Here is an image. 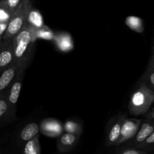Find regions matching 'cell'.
<instances>
[{"instance_id":"obj_1","label":"cell","mask_w":154,"mask_h":154,"mask_svg":"<svg viewBox=\"0 0 154 154\" xmlns=\"http://www.w3.org/2000/svg\"><path fill=\"white\" fill-rule=\"evenodd\" d=\"M37 40L35 28L26 23L22 29L13 38V64L21 67L29 66L34 54Z\"/></svg>"},{"instance_id":"obj_2","label":"cell","mask_w":154,"mask_h":154,"mask_svg":"<svg viewBox=\"0 0 154 154\" xmlns=\"http://www.w3.org/2000/svg\"><path fill=\"white\" fill-rule=\"evenodd\" d=\"M154 102V90L141 83L131 95L129 102V112L132 115L145 114Z\"/></svg>"},{"instance_id":"obj_3","label":"cell","mask_w":154,"mask_h":154,"mask_svg":"<svg viewBox=\"0 0 154 154\" xmlns=\"http://www.w3.org/2000/svg\"><path fill=\"white\" fill-rule=\"evenodd\" d=\"M32 7V6L30 0H21L19 6L17 8L11 17L7 29L2 40L13 38L22 29L23 27L27 23L29 13Z\"/></svg>"},{"instance_id":"obj_4","label":"cell","mask_w":154,"mask_h":154,"mask_svg":"<svg viewBox=\"0 0 154 154\" xmlns=\"http://www.w3.org/2000/svg\"><path fill=\"white\" fill-rule=\"evenodd\" d=\"M28 66H23L18 72L17 75L12 82L11 85L9 87L7 92V99L9 108V117H14L17 111V105L18 99L20 94L21 89L23 86L24 75L26 70Z\"/></svg>"},{"instance_id":"obj_5","label":"cell","mask_w":154,"mask_h":154,"mask_svg":"<svg viewBox=\"0 0 154 154\" xmlns=\"http://www.w3.org/2000/svg\"><path fill=\"white\" fill-rule=\"evenodd\" d=\"M126 117L127 114H120L111 118L108 123L105 139V145L107 147L116 145L120 138L122 123Z\"/></svg>"},{"instance_id":"obj_6","label":"cell","mask_w":154,"mask_h":154,"mask_svg":"<svg viewBox=\"0 0 154 154\" xmlns=\"http://www.w3.org/2000/svg\"><path fill=\"white\" fill-rule=\"evenodd\" d=\"M141 123V120L126 117L122 123L120 138L115 146L118 147L132 139L138 132Z\"/></svg>"},{"instance_id":"obj_7","label":"cell","mask_w":154,"mask_h":154,"mask_svg":"<svg viewBox=\"0 0 154 154\" xmlns=\"http://www.w3.org/2000/svg\"><path fill=\"white\" fill-rule=\"evenodd\" d=\"M153 131L154 119L153 120L147 119V120L144 121L143 123H141V126L135 136L126 142L125 147H136L138 144L142 143Z\"/></svg>"},{"instance_id":"obj_8","label":"cell","mask_w":154,"mask_h":154,"mask_svg":"<svg viewBox=\"0 0 154 154\" xmlns=\"http://www.w3.org/2000/svg\"><path fill=\"white\" fill-rule=\"evenodd\" d=\"M13 38L2 40L0 43V73H2L6 68L13 64Z\"/></svg>"},{"instance_id":"obj_9","label":"cell","mask_w":154,"mask_h":154,"mask_svg":"<svg viewBox=\"0 0 154 154\" xmlns=\"http://www.w3.org/2000/svg\"><path fill=\"white\" fill-rule=\"evenodd\" d=\"M22 67L16 64H11L0 73V96L7 93L12 82L17 75L18 72Z\"/></svg>"},{"instance_id":"obj_10","label":"cell","mask_w":154,"mask_h":154,"mask_svg":"<svg viewBox=\"0 0 154 154\" xmlns=\"http://www.w3.org/2000/svg\"><path fill=\"white\" fill-rule=\"evenodd\" d=\"M79 135L63 132L57 138V150L60 153H67L72 151L78 143Z\"/></svg>"},{"instance_id":"obj_11","label":"cell","mask_w":154,"mask_h":154,"mask_svg":"<svg viewBox=\"0 0 154 154\" xmlns=\"http://www.w3.org/2000/svg\"><path fill=\"white\" fill-rule=\"evenodd\" d=\"M39 127L42 134L49 137H59L63 132V124L54 118L43 120Z\"/></svg>"},{"instance_id":"obj_12","label":"cell","mask_w":154,"mask_h":154,"mask_svg":"<svg viewBox=\"0 0 154 154\" xmlns=\"http://www.w3.org/2000/svg\"><path fill=\"white\" fill-rule=\"evenodd\" d=\"M53 42L59 51L69 53L74 48V42L72 35L67 32H58L55 33Z\"/></svg>"},{"instance_id":"obj_13","label":"cell","mask_w":154,"mask_h":154,"mask_svg":"<svg viewBox=\"0 0 154 154\" xmlns=\"http://www.w3.org/2000/svg\"><path fill=\"white\" fill-rule=\"evenodd\" d=\"M39 132H40V127L36 123H30L26 125L20 130L18 136L19 144L21 148L26 142L38 135Z\"/></svg>"},{"instance_id":"obj_14","label":"cell","mask_w":154,"mask_h":154,"mask_svg":"<svg viewBox=\"0 0 154 154\" xmlns=\"http://www.w3.org/2000/svg\"><path fill=\"white\" fill-rule=\"evenodd\" d=\"M21 154H42L39 135H37L23 144L21 148Z\"/></svg>"},{"instance_id":"obj_15","label":"cell","mask_w":154,"mask_h":154,"mask_svg":"<svg viewBox=\"0 0 154 154\" xmlns=\"http://www.w3.org/2000/svg\"><path fill=\"white\" fill-rule=\"evenodd\" d=\"M63 126V131L68 133L74 134L81 136L83 133V126L81 123L75 119H69L65 122Z\"/></svg>"},{"instance_id":"obj_16","label":"cell","mask_w":154,"mask_h":154,"mask_svg":"<svg viewBox=\"0 0 154 154\" xmlns=\"http://www.w3.org/2000/svg\"><path fill=\"white\" fill-rule=\"evenodd\" d=\"M27 23L30 26H32L35 29H38L42 27V26L45 25L44 24L43 17H42L39 11L32 7L31 10H30L29 13Z\"/></svg>"},{"instance_id":"obj_17","label":"cell","mask_w":154,"mask_h":154,"mask_svg":"<svg viewBox=\"0 0 154 154\" xmlns=\"http://www.w3.org/2000/svg\"><path fill=\"white\" fill-rule=\"evenodd\" d=\"M125 23L130 29L138 33H142L144 30L142 19L136 16H129L126 18Z\"/></svg>"},{"instance_id":"obj_18","label":"cell","mask_w":154,"mask_h":154,"mask_svg":"<svg viewBox=\"0 0 154 154\" xmlns=\"http://www.w3.org/2000/svg\"><path fill=\"white\" fill-rule=\"evenodd\" d=\"M35 35L37 39L42 38L47 41H53L55 32H54L48 26L44 25L40 28L35 29Z\"/></svg>"},{"instance_id":"obj_19","label":"cell","mask_w":154,"mask_h":154,"mask_svg":"<svg viewBox=\"0 0 154 154\" xmlns=\"http://www.w3.org/2000/svg\"><path fill=\"white\" fill-rule=\"evenodd\" d=\"M5 117H9L7 93L0 96V120L4 119Z\"/></svg>"},{"instance_id":"obj_20","label":"cell","mask_w":154,"mask_h":154,"mask_svg":"<svg viewBox=\"0 0 154 154\" xmlns=\"http://www.w3.org/2000/svg\"><path fill=\"white\" fill-rule=\"evenodd\" d=\"M12 14L2 0H0V23H8Z\"/></svg>"},{"instance_id":"obj_21","label":"cell","mask_w":154,"mask_h":154,"mask_svg":"<svg viewBox=\"0 0 154 154\" xmlns=\"http://www.w3.org/2000/svg\"><path fill=\"white\" fill-rule=\"evenodd\" d=\"M143 84H145L147 87L154 90V69H147V72L142 78Z\"/></svg>"},{"instance_id":"obj_22","label":"cell","mask_w":154,"mask_h":154,"mask_svg":"<svg viewBox=\"0 0 154 154\" xmlns=\"http://www.w3.org/2000/svg\"><path fill=\"white\" fill-rule=\"evenodd\" d=\"M154 147V131L140 144H138L135 148L142 149V150H150Z\"/></svg>"},{"instance_id":"obj_23","label":"cell","mask_w":154,"mask_h":154,"mask_svg":"<svg viewBox=\"0 0 154 154\" xmlns=\"http://www.w3.org/2000/svg\"><path fill=\"white\" fill-rule=\"evenodd\" d=\"M148 152L149 150L135 148V147H123L115 154H148Z\"/></svg>"},{"instance_id":"obj_24","label":"cell","mask_w":154,"mask_h":154,"mask_svg":"<svg viewBox=\"0 0 154 154\" xmlns=\"http://www.w3.org/2000/svg\"><path fill=\"white\" fill-rule=\"evenodd\" d=\"M3 2L5 4L8 8L11 11V13L13 14L14 11L16 10L17 8L19 6L20 3L21 2V0H2Z\"/></svg>"},{"instance_id":"obj_25","label":"cell","mask_w":154,"mask_h":154,"mask_svg":"<svg viewBox=\"0 0 154 154\" xmlns=\"http://www.w3.org/2000/svg\"><path fill=\"white\" fill-rule=\"evenodd\" d=\"M8 24V23H0V38H2L3 35L7 29Z\"/></svg>"},{"instance_id":"obj_26","label":"cell","mask_w":154,"mask_h":154,"mask_svg":"<svg viewBox=\"0 0 154 154\" xmlns=\"http://www.w3.org/2000/svg\"><path fill=\"white\" fill-rule=\"evenodd\" d=\"M145 118L150 119V120H153V119H154V109L150 111H147V112L146 113Z\"/></svg>"},{"instance_id":"obj_27","label":"cell","mask_w":154,"mask_h":154,"mask_svg":"<svg viewBox=\"0 0 154 154\" xmlns=\"http://www.w3.org/2000/svg\"><path fill=\"white\" fill-rule=\"evenodd\" d=\"M148 69H154V51L153 53V56H152V57H151V60H150V63H149Z\"/></svg>"},{"instance_id":"obj_28","label":"cell","mask_w":154,"mask_h":154,"mask_svg":"<svg viewBox=\"0 0 154 154\" xmlns=\"http://www.w3.org/2000/svg\"><path fill=\"white\" fill-rule=\"evenodd\" d=\"M2 38H0V43H1V42H2Z\"/></svg>"}]
</instances>
